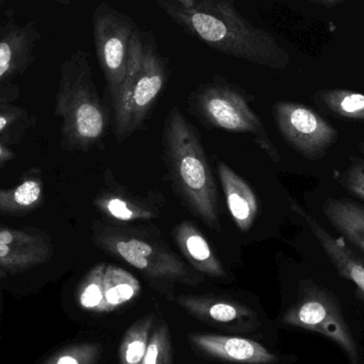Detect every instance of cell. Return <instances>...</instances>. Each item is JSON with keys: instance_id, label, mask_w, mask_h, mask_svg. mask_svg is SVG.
Returning a JSON list of instances; mask_svg holds the SVG:
<instances>
[{"instance_id": "6da1fadb", "label": "cell", "mask_w": 364, "mask_h": 364, "mask_svg": "<svg viewBox=\"0 0 364 364\" xmlns=\"http://www.w3.org/2000/svg\"><path fill=\"white\" fill-rule=\"evenodd\" d=\"M177 25L212 48L274 70H284L290 55L269 32L252 25L232 0H154Z\"/></svg>"}, {"instance_id": "7a4b0ae2", "label": "cell", "mask_w": 364, "mask_h": 364, "mask_svg": "<svg viewBox=\"0 0 364 364\" xmlns=\"http://www.w3.org/2000/svg\"><path fill=\"white\" fill-rule=\"evenodd\" d=\"M55 113L61 119V147L87 151L95 146L108 126V117L93 80L89 55L78 49L60 68Z\"/></svg>"}, {"instance_id": "3957f363", "label": "cell", "mask_w": 364, "mask_h": 364, "mask_svg": "<svg viewBox=\"0 0 364 364\" xmlns=\"http://www.w3.org/2000/svg\"><path fill=\"white\" fill-rule=\"evenodd\" d=\"M164 143L171 176L184 203L205 225L220 228L218 192L209 162L194 128L177 109L166 119Z\"/></svg>"}, {"instance_id": "277c9868", "label": "cell", "mask_w": 364, "mask_h": 364, "mask_svg": "<svg viewBox=\"0 0 364 364\" xmlns=\"http://www.w3.org/2000/svg\"><path fill=\"white\" fill-rule=\"evenodd\" d=\"M166 81L164 62L134 31L125 79L117 100L112 104L117 142H123L141 127L164 90Z\"/></svg>"}, {"instance_id": "5b68a950", "label": "cell", "mask_w": 364, "mask_h": 364, "mask_svg": "<svg viewBox=\"0 0 364 364\" xmlns=\"http://www.w3.org/2000/svg\"><path fill=\"white\" fill-rule=\"evenodd\" d=\"M93 241L100 250L122 259L149 277L188 284L200 282L164 242L140 229L94 223Z\"/></svg>"}, {"instance_id": "8992f818", "label": "cell", "mask_w": 364, "mask_h": 364, "mask_svg": "<svg viewBox=\"0 0 364 364\" xmlns=\"http://www.w3.org/2000/svg\"><path fill=\"white\" fill-rule=\"evenodd\" d=\"M282 322L324 336L335 342L350 359L359 363V350L337 297L310 280L301 282L296 303L284 314Z\"/></svg>"}, {"instance_id": "52a82bcc", "label": "cell", "mask_w": 364, "mask_h": 364, "mask_svg": "<svg viewBox=\"0 0 364 364\" xmlns=\"http://www.w3.org/2000/svg\"><path fill=\"white\" fill-rule=\"evenodd\" d=\"M195 105L210 125L227 132L252 134L260 149L274 162L279 161V153L269 140L262 122L241 94L226 85H210L197 94Z\"/></svg>"}, {"instance_id": "ba28073f", "label": "cell", "mask_w": 364, "mask_h": 364, "mask_svg": "<svg viewBox=\"0 0 364 364\" xmlns=\"http://www.w3.org/2000/svg\"><path fill=\"white\" fill-rule=\"evenodd\" d=\"M132 23L106 4L96 9L93 17V36L96 55L113 102L127 72L130 43L134 36Z\"/></svg>"}, {"instance_id": "9c48e42d", "label": "cell", "mask_w": 364, "mask_h": 364, "mask_svg": "<svg viewBox=\"0 0 364 364\" xmlns=\"http://www.w3.org/2000/svg\"><path fill=\"white\" fill-rule=\"evenodd\" d=\"M273 111L282 138L307 159L314 161L325 157L337 142L338 132L333 126L305 105L278 102Z\"/></svg>"}, {"instance_id": "30bf717a", "label": "cell", "mask_w": 364, "mask_h": 364, "mask_svg": "<svg viewBox=\"0 0 364 364\" xmlns=\"http://www.w3.org/2000/svg\"><path fill=\"white\" fill-rule=\"evenodd\" d=\"M55 248L46 231L36 227L13 228L0 224V269L6 275L23 273L53 258Z\"/></svg>"}, {"instance_id": "8fae6325", "label": "cell", "mask_w": 364, "mask_h": 364, "mask_svg": "<svg viewBox=\"0 0 364 364\" xmlns=\"http://www.w3.org/2000/svg\"><path fill=\"white\" fill-rule=\"evenodd\" d=\"M42 36L36 21L23 25L9 23L0 36V87L27 72L36 60V50Z\"/></svg>"}, {"instance_id": "7c38bea8", "label": "cell", "mask_w": 364, "mask_h": 364, "mask_svg": "<svg viewBox=\"0 0 364 364\" xmlns=\"http://www.w3.org/2000/svg\"><path fill=\"white\" fill-rule=\"evenodd\" d=\"M291 209L301 216L316 237L323 250L326 252L338 273L350 280L356 286L359 295L364 299V260L355 254L343 237H335L326 229L321 226L320 223L296 201L290 199Z\"/></svg>"}, {"instance_id": "4fadbf2b", "label": "cell", "mask_w": 364, "mask_h": 364, "mask_svg": "<svg viewBox=\"0 0 364 364\" xmlns=\"http://www.w3.org/2000/svg\"><path fill=\"white\" fill-rule=\"evenodd\" d=\"M190 341L205 354L230 363L272 364L277 361V357L264 346L245 338L192 335Z\"/></svg>"}, {"instance_id": "5bb4252c", "label": "cell", "mask_w": 364, "mask_h": 364, "mask_svg": "<svg viewBox=\"0 0 364 364\" xmlns=\"http://www.w3.org/2000/svg\"><path fill=\"white\" fill-rule=\"evenodd\" d=\"M218 177L233 220L241 231L252 228L259 211L258 199L252 188L226 164L218 166Z\"/></svg>"}, {"instance_id": "9a60e30c", "label": "cell", "mask_w": 364, "mask_h": 364, "mask_svg": "<svg viewBox=\"0 0 364 364\" xmlns=\"http://www.w3.org/2000/svg\"><path fill=\"white\" fill-rule=\"evenodd\" d=\"M176 301L192 316L208 323L220 325L240 324L256 318L252 309L228 299L183 295L177 297Z\"/></svg>"}, {"instance_id": "2e32d148", "label": "cell", "mask_w": 364, "mask_h": 364, "mask_svg": "<svg viewBox=\"0 0 364 364\" xmlns=\"http://www.w3.org/2000/svg\"><path fill=\"white\" fill-rule=\"evenodd\" d=\"M44 182L38 168L23 173L18 184L0 188V215L23 216L44 203Z\"/></svg>"}, {"instance_id": "e0dca14e", "label": "cell", "mask_w": 364, "mask_h": 364, "mask_svg": "<svg viewBox=\"0 0 364 364\" xmlns=\"http://www.w3.org/2000/svg\"><path fill=\"white\" fill-rule=\"evenodd\" d=\"M175 241L194 269L211 277H226V272L213 254L203 233L190 222H182L174 230Z\"/></svg>"}, {"instance_id": "ac0fdd59", "label": "cell", "mask_w": 364, "mask_h": 364, "mask_svg": "<svg viewBox=\"0 0 364 364\" xmlns=\"http://www.w3.org/2000/svg\"><path fill=\"white\" fill-rule=\"evenodd\" d=\"M323 211L333 226L364 252V207L346 198H328Z\"/></svg>"}, {"instance_id": "d6986e66", "label": "cell", "mask_w": 364, "mask_h": 364, "mask_svg": "<svg viewBox=\"0 0 364 364\" xmlns=\"http://www.w3.org/2000/svg\"><path fill=\"white\" fill-rule=\"evenodd\" d=\"M18 97L19 87L15 83L0 87V141L6 144L16 143L36 125V117L13 104Z\"/></svg>"}, {"instance_id": "ffe728a7", "label": "cell", "mask_w": 364, "mask_h": 364, "mask_svg": "<svg viewBox=\"0 0 364 364\" xmlns=\"http://www.w3.org/2000/svg\"><path fill=\"white\" fill-rule=\"evenodd\" d=\"M141 292V284L129 272L106 264L104 273L105 314L115 311L134 301Z\"/></svg>"}, {"instance_id": "44dd1931", "label": "cell", "mask_w": 364, "mask_h": 364, "mask_svg": "<svg viewBox=\"0 0 364 364\" xmlns=\"http://www.w3.org/2000/svg\"><path fill=\"white\" fill-rule=\"evenodd\" d=\"M95 205L105 215L119 222L151 220L157 215L155 210L143 201L117 193H102L96 197Z\"/></svg>"}, {"instance_id": "7402d4cb", "label": "cell", "mask_w": 364, "mask_h": 364, "mask_svg": "<svg viewBox=\"0 0 364 364\" xmlns=\"http://www.w3.org/2000/svg\"><path fill=\"white\" fill-rule=\"evenodd\" d=\"M314 100L333 114L344 119H364V94L350 90H320Z\"/></svg>"}, {"instance_id": "603a6c76", "label": "cell", "mask_w": 364, "mask_h": 364, "mask_svg": "<svg viewBox=\"0 0 364 364\" xmlns=\"http://www.w3.org/2000/svg\"><path fill=\"white\" fill-rule=\"evenodd\" d=\"M151 326L153 318L145 316L128 329L119 346L121 364L142 363L151 338Z\"/></svg>"}, {"instance_id": "cb8c5ba5", "label": "cell", "mask_w": 364, "mask_h": 364, "mask_svg": "<svg viewBox=\"0 0 364 364\" xmlns=\"http://www.w3.org/2000/svg\"><path fill=\"white\" fill-rule=\"evenodd\" d=\"M106 263L94 267L79 286L77 297L81 308L94 314H105L104 273Z\"/></svg>"}, {"instance_id": "d4e9b609", "label": "cell", "mask_w": 364, "mask_h": 364, "mask_svg": "<svg viewBox=\"0 0 364 364\" xmlns=\"http://www.w3.org/2000/svg\"><path fill=\"white\" fill-rule=\"evenodd\" d=\"M100 353L102 346L100 344H75L58 350L42 364H96Z\"/></svg>"}, {"instance_id": "484cf974", "label": "cell", "mask_w": 364, "mask_h": 364, "mask_svg": "<svg viewBox=\"0 0 364 364\" xmlns=\"http://www.w3.org/2000/svg\"><path fill=\"white\" fill-rule=\"evenodd\" d=\"M141 364H171V341L168 325L162 323L153 331Z\"/></svg>"}, {"instance_id": "4316f807", "label": "cell", "mask_w": 364, "mask_h": 364, "mask_svg": "<svg viewBox=\"0 0 364 364\" xmlns=\"http://www.w3.org/2000/svg\"><path fill=\"white\" fill-rule=\"evenodd\" d=\"M339 181L348 192L364 200V160L353 159Z\"/></svg>"}, {"instance_id": "83f0119b", "label": "cell", "mask_w": 364, "mask_h": 364, "mask_svg": "<svg viewBox=\"0 0 364 364\" xmlns=\"http://www.w3.org/2000/svg\"><path fill=\"white\" fill-rule=\"evenodd\" d=\"M16 158V154L11 149L9 144L0 141V168L6 166L9 162L12 161Z\"/></svg>"}, {"instance_id": "f1b7e54d", "label": "cell", "mask_w": 364, "mask_h": 364, "mask_svg": "<svg viewBox=\"0 0 364 364\" xmlns=\"http://www.w3.org/2000/svg\"><path fill=\"white\" fill-rule=\"evenodd\" d=\"M309 1L314 2V4H321V6H336L343 4L344 0H309Z\"/></svg>"}, {"instance_id": "f546056e", "label": "cell", "mask_w": 364, "mask_h": 364, "mask_svg": "<svg viewBox=\"0 0 364 364\" xmlns=\"http://www.w3.org/2000/svg\"><path fill=\"white\" fill-rule=\"evenodd\" d=\"M4 0H0V9L4 6ZM10 21H6V23H0V36L4 33V30H6V26L9 25Z\"/></svg>"}, {"instance_id": "4dcf8cb0", "label": "cell", "mask_w": 364, "mask_h": 364, "mask_svg": "<svg viewBox=\"0 0 364 364\" xmlns=\"http://www.w3.org/2000/svg\"><path fill=\"white\" fill-rule=\"evenodd\" d=\"M45 1L57 2V4H68L72 0H45Z\"/></svg>"}, {"instance_id": "1f68e13d", "label": "cell", "mask_w": 364, "mask_h": 364, "mask_svg": "<svg viewBox=\"0 0 364 364\" xmlns=\"http://www.w3.org/2000/svg\"><path fill=\"white\" fill-rule=\"evenodd\" d=\"M6 273L4 271H2L1 269H0V279H4V278H6Z\"/></svg>"}]
</instances>
